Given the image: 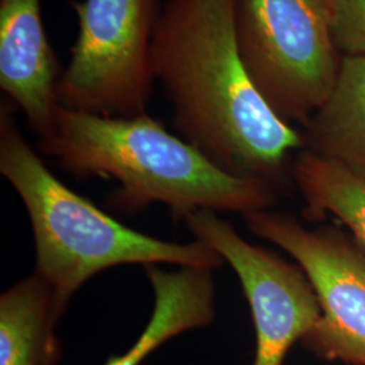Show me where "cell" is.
I'll use <instances>...</instances> for the list:
<instances>
[{
  "instance_id": "1",
  "label": "cell",
  "mask_w": 365,
  "mask_h": 365,
  "mask_svg": "<svg viewBox=\"0 0 365 365\" xmlns=\"http://www.w3.org/2000/svg\"><path fill=\"white\" fill-rule=\"evenodd\" d=\"M153 73L182 138L232 175L283 187L304 135L279 117L237 48L235 0H168L152 48Z\"/></svg>"
},
{
  "instance_id": "2",
  "label": "cell",
  "mask_w": 365,
  "mask_h": 365,
  "mask_svg": "<svg viewBox=\"0 0 365 365\" xmlns=\"http://www.w3.org/2000/svg\"><path fill=\"white\" fill-rule=\"evenodd\" d=\"M38 146L78 179L115 180L118 188L108 202L122 214H137L161 203L172 218L185 221L200 210L247 215L274 202L269 184L222 170L148 113L101 117L58 105L52 131Z\"/></svg>"
},
{
  "instance_id": "3",
  "label": "cell",
  "mask_w": 365,
  "mask_h": 365,
  "mask_svg": "<svg viewBox=\"0 0 365 365\" xmlns=\"http://www.w3.org/2000/svg\"><path fill=\"white\" fill-rule=\"evenodd\" d=\"M0 173L19 195L34 235L36 274L66 314L73 295L106 269L172 264L215 269L221 256L202 241L179 244L137 232L58 180L31 148L14 117L0 107Z\"/></svg>"
},
{
  "instance_id": "4",
  "label": "cell",
  "mask_w": 365,
  "mask_h": 365,
  "mask_svg": "<svg viewBox=\"0 0 365 365\" xmlns=\"http://www.w3.org/2000/svg\"><path fill=\"white\" fill-rule=\"evenodd\" d=\"M237 48L284 122L307 125L339 78L342 56L327 0H235Z\"/></svg>"
},
{
  "instance_id": "5",
  "label": "cell",
  "mask_w": 365,
  "mask_h": 365,
  "mask_svg": "<svg viewBox=\"0 0 365 365\" xmlns=\"http://www.w3.org/2000/svg\"><path fill=\"white\" fill-rule=\"evenodd\" d=\"M78 33L57 84L58 105L101 117L146 114L157 0H69Z\"/></svg>"
},
{
  "instance_id": "6",
  "label": "cell",
  "mask_w": 365,
  "mask_h": 365,
  "mask_svg": "<svg viewBox=\"0 0 365 365\" xmlns=\"http://www.w3.org/2000/svg\"><path fill=\"white\" fill-rule=\"evenodd\" d=\"M252 233L286 250L307 276L321 309L303 339L318 356L365 365V253L330 229L310 230L284 212L244 215Z\"/></svg>"
},
{
  "instance_id": "7",
  "label": "cell",
  "mask_w": 365,
  "mask_h": 365,
  "mask_svg": "<svg viewBox=\"0 0 365 365\" xmlns=\"http://www.w3.org/2000/svg\"><path fill=\"white\" fill-rule=\"evenodd\" d=\"M184 223L238 276L256 333L250 365H284L289 349L318 324L319 303L299 265L245 241L218 212L200 210Z\"/></svg>"
},
{
  "instance_id": "8",
  "label": "cell",
  "mask_w": 365,
  "mask_h": 365,
  "mask_svg": "<svg viewBox=\"0 0 365 365\" xmlns=\"http://www.w3.org/2000/svg\"><path fill=\"white\" fill-rule=\"evenodd\" d=\"M60 78L41 0H0V88L38 140L52 131Z\"/></svg>"
},
{
  "instance_id": "9",
  "label": "cell",
  "mask_w": 365,
  "mask_h": 365,
  "mask_svg": "<svg viewBox=\"0 0 365 365\" xmlns=\"http://www.w3.org/2000/svg\"><path fill=\"white\" fill-rule=\"evenodd\" d=\"M153 289V312L138 339L103 365H141L160 346L182 333L209 327L215 319V284L209 268L179 267L165 271L145 267Z\"/></svg>"
},
{
  "instance_id": "10",
  "label": "cell",
  "mask_w": 365,
  "mask_h": 365,
  "mask_svg": "<svg viewBox=\"0 0 365 365\" xmlns=\"http://www.w3.org/2000/svg\"><path fill=\"white\" fill-rule=\"evenodd\" d=\"M64 313L51 287L33 272L0 295V365H58L56 334Z\"/></svg>"
},
{
  "instance_id": "11",
  "label": "cell",
  "mask_w": 365,
  "mask_h": 365,
  "mask_svg": "<svg viewBox=\"0 0 365 365\" xmlns=\"http://www.w3.org/2000/svg\"><path fill=\"white\" fill-rule=\"evenodd\" d=\"M306 129L307 150L365 179V57H342L333 91Z\"/></svg>"
},
{
  "instance_id": "12",
  "label": "cell",
  "mask_w": 365,
  "mask_h": 365,
  "mask_svg": "<svg viewBox=\"0 0 365 365\" xmlns=\"http://www.w3.org/2000/svg\"><path fill=\"white\" fill-rule=\"evenodd\" d=\"M292 178L307 214L334 215L352 232L365 253V179L307 149L297 155Z\"/></svg>"
},
{
  "instance_id": "13",
  "label": "cell",
  "mask_w": 365,
  "mask_h": 365,
  "mask_svg": "<svg viewBox=\"0 0 365 365\" xmlns=\"http://www.w3.org/2000/svg\"><path fill=\"white\" fill-rule=\"evenodd\" d=\"M331 30L342 57H365V0H327Z\"/></svg>"
}]
</instances>
